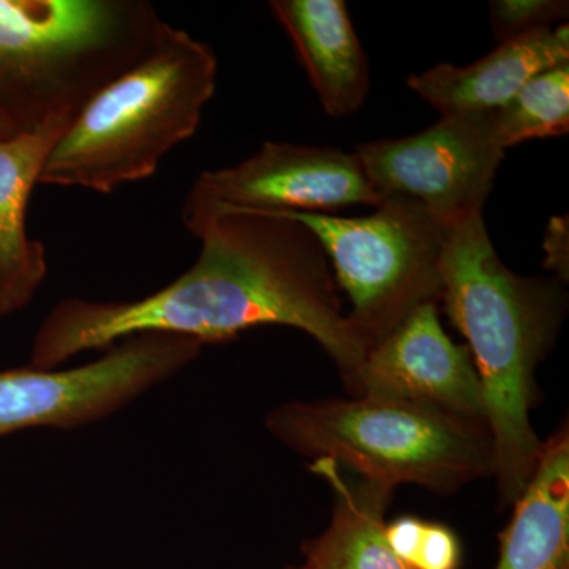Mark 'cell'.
<instances>
[{"mask_svg":"<svg viewBox=\"0 0 569 569\" xmlns=\"http://www.w3.org/2000/svg\"><path fill=\"white\" fill-rule=\"evenodd\" d=\"M193 236L201 241L197 261L156 293L127 302L62 299L37 331L31 367L56 369L84 351L149 332L204 346L277 325L313 337L351 391L367 346L343 313L312 231L274 213L227 211Z\"/></svg>","mask_w":569,"mask_h":569,"instance_id":"cell-1","label":"cell"},{"mask_svg":"<svg viewBox=\"0 0 569 569\" xmlns=\"http://www.w3.org/2000/svg\"><path fill=\"white\" fill-rule=\"evenodd\" d=\"M440 302L467 337L485 397L500 501L515 505L541 455L530 421L535 372L559 335L567 295L559 279L508 269L479 213L448 228Z\"/></svg>","mask_w":569,"mask_h":569,"instance_id":"cell-2","label":"cell"},{"mask_svg":"<svg viewBox=\"0 0 569 569\" xmlns=\"http://www.w3.org/2000/svg\"><path fill=\"white\" fill-rule=\"evenodd\" d=\"M216 52L163 21L151 50L82 108L51 149L40 183L112 193L151 178L192 138L217 86Z\"/></svg>","mask_w":569,"mask_h":569,"instance_id":"cell-3","label":"cell"},{"mask_svg":"<svg viewBox=\"0 0 569 569\" xmlns=\"http://www.w3.org/2000/svg\"><path fill=\"white\" fill-rule=\"evenodd\" d=\"M162 24L146 0H0V122L14 134L70 127Z\"/></svg>","mask_w":569,"mask_h":569,"instance_id":"cell-4","label":"cell"},{"mask_svg":"<svg viewBox=\"0 0 569 569\" xmlns=\"http://www.w3.org/2000/svg\"><path fill=\"white\" fill-rule=\"evenodd\" d=\"M266 427L299 455L332 459L391 489L451 493L496 473L485 422L425 403L366 396L290 402L271 411Z\"/></svg>","mask_w":569,"mask_h":569,"instance_id":"cell-5","label":"cell"},{"mask_svg":"<svg viewBox=\"0 0 569 569\" xmlns=\"http://www.w3.org/2000/svg\"><path fill=\"white\" fill-rule=\"evenodd\" d=\"M305 224L335 266L336 283L351 302L348 313L367 348L426 302L441 296V257L448 228L422 206L388 197L362 217L277 212Z\"/></svg>","mask_w":569,"mask_h":569,"instance_id":"cell-6","label":"cell"},{"mask_svg":"<svg viewBox=\"0 0 569 569\" xmlns=\"http://www.w3.org/2000/svg\"><path fill=\"white\" fill-rule=\"evenodd\" d=\"M189 337L149 332L123 339L107 355L69 370L0 372V437L31 427L97 421L162 383L200 355Z\"/></svg>","mask_w":569,"mask_h":569,"instance_id":"cell-7","label":"cell"},{"mask_svg":"<svg viewBox=\"0 0 569 569\" xmlns=\"http://www.w3.org/2000/svg\"><path fill=\"white\" fill-rule=\"evenodd\" d=\"M381 201L355 152L266 141L249 159L198 176L181 219L193 236L220 212L336 213L350 206L377 208Z\"/></svg>","mask_w":569,"mask_h":569,"instance_id":"cell-8","label":"cell"},{"mask_svg":"<svg viewBox=\"0 0 569 569\" xmlns=\"http://www.w3.org/2000/svg\"><path fill=\"white\" fill-rule=\"evenodd\" d=\"M355 153L383 200L408 198L452 227L482 213L505 149L489 111L441 116L425 132L365 142Z\"/></svg>","mask_w":569,"mask_h":569,"instance_id":"cell-9","label":"cell"},{"mask_svg":"<svg viewBox=\"0 0 569 569\" xmlns=\"http://www.w3.org/2000/svg\"><path fill=\"white\" fill-rule=\"evenodd\" d=\"M438 310V302L417 307L367 348L350 395L425 403L486 425L473 358L449 339Z\"/></svg>","mask_w":569,"mask_h":569,"instance_id":"cell-10","label":"cell"},{"mask_svg":"<svg viewBox=\"0 0 569 569\" xmlns=\"http://www.w3.org/2000/svg\"><path fill=\"white\" fill-rule=\"evenodd\" d=\"M568 22L501 41L479 61L440 63L411 74L407 84L441 116L489 112L507 104L539 73L569 62Z\"/></svg>","mask_w":569,"mask_h":569,"instance_id":"cell-11","label":"cell"},{"mask_svg":"<svg viewBox=\"0 0 569 569\" xmlns=\"http://www.w3.org/2000/svg\"><path fill=\"white\" fill-rule=\"evenodd\" d=\"M323 110L353 114L369 92V63L343 0H272Z\"/></svg>","mask_w":569,"mask_h":569,"instance_id":"cell-12","label":"cell"},{"mask_svg":"<svg viewBox=\"0 0 569 569\" xmlns=\"http://www.w3.org/2000/svg\"><path fill=\"white\" fill-rule=\"evenodd\" d=\"M67 129L50 123L0 140V317L24 309L47 277V252L29 238L26 213L44 162Z\"/></svg>","mask_w":569,"mask_h":569,"instance_id":"cell-13","label":"cell"},{"mask_svg":"<svg viewBox=\"0 0 569 569\" xmlns=\"http://www.w3.org/2000/svg\"><path fill=\"white\" fill-rule=\"evenodd\" d=\"M310 471L331 489L335 509L328 529L302 542L307 569H411L385 537L391 488L348 478L346 468L329 458L313 459Z\"/></svg>","mask_w":569,"mask_h":569,"instance_id":"cell-14","label":"cell"},{"mask_svg":"<svg viewBox=\"0 0 569 569\" xmlns=\"http://www.w3.org/2000/svg\"><path fill=\"white\" fill-rule=\"evenodd\" d=\"M496 569H569V437L542 443L515 515L500 535Z\"/></svg>","mask_w":569,"mask_h":569,"instance_id":"cell-15","label":"cell"},{"mask_svg":"<svg viewBox=\"0 0 569 569\" xmlns=\"http://www.w3.org/2000/svg\"><path fill=\"white\" fill-rule=\"evenodd\" d=\"M501 148L569 130V62L531 78L507 104L492 111Z\"/></svg>","mask_w":569,"mask_h":569,"instance_id":"cell-16","label":"cell"},{"mask_svg":"<svg viewBox=\"0 0 569 569\" xmlns=\"http://www.w3.org/2000/svg\"><path fill=\"white\" fill-rule=\"evenodd\" d=\"M389 548L411 569H460L462 546L443 523L399 518L385 526Z\"/></svg>","mask_w":569,"mask_h":569,"instance_id":"cell-17","label":"cell"},{"mask_svg":"<svg viewBox=\"0 0 569 569\" xmlns=\"http://www.w3.org/2000/svg\"><path fill=\"white\" fill-rule=\"evenodd\" d=\"M489 6L493 33L500 43L553 28L557 22L563 24L569 11L568 2L561 0H496Z\"/></svg>","mask_w":569,"mask_h":569,"instance_id":"cell-18","label":"cell"},{"mask_svg":"<svg viewBox=\"0 0 569 569\" xmlns=\"http://www.w3.org/2000/svg\"><path fill=\"white\" fill-rule=\"evenodd\" d=\"M568 223L563 219H553L549 223L548 241V268L557 271L559 280L568 279V249H563V242H568Z\"/></svg>","mask_w":569,"mask_h":569,"instance_id":"cell-19","label":"cell"},{"mask_svg":"<svg viewBox=\"0 0 569 569\" xmlns=\"http://www.w3.org/2000/svg\"><path fill=\"white\" fill-rule=\"evenodd\" d=\"M13 132L9 129V127L3 126L2 122H0V140H6V138L13 137Z\"/></svg>","mask_w":569,"mask_h":569,"instance_id":"cell-20","label":"cell"},{"mask_svg":"<svg viewBox=\"0 0 569 569\" xmlns=\"http://www.w3.org/2000/svg\"><path fill=\"white\" fill-rule=\"evenodd\" d=\"M284 569H307V568L306 567H301V568L288 567V568H284Z\"/></svg>","mask_w":569,"mask_h":569,"instance_id":"cell-21","label":"cell"}]
</instances>
